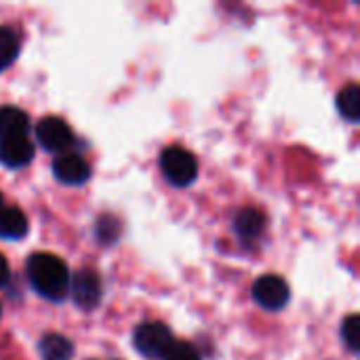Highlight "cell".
Returning <instances> with one entry per match:
<instances>
[{
  "label": "cell",
  "mask_w": 360,
  "mask_h": 360,
  "mask_svg": "<svg viewBox=\"0 0 360 360\" xmlns=\"http://www.w3.org/2000/svg\"><path fill=\"white\" fill-rule=\"evenodd\" d=\"M11 278V270H8V262L0 255V287H4Z\"/></svg>",
  "instance_id": "18"
},
{
  "label": "cell",
  "mask_w": 360,
  "mask_h": 360,
  "mask_svg": "<svg viewBox=\"0 0 360 360\" xmlns=\"http://www.w3.org/2000/svg\"><path fill=\"white\" fill-rule=\"evenodd\" d=\"M70 291L74 297V304L82 310H93L97 308L99 300H101V281L97 276V272L84 268L78 270L74 274V278H70Z\"/></svg>",
  "instance_id": "6"
},
{
  "label": "cell",
  "mask_w": 360,
  "mask_h": 360,
  "mask_svg": "<svg viewBox=\"0 0 360 360\" xmlns=\"http://www.w3.org/2000/svg\"><path fill=\"white\" fill-rule=\"evenodd\" d=\"M264 228H266V217L257 209L247 207V209H243V211L236 213L234 230H236V234H238L240 240H245V243L257 240L262 236Z\"/></svg>",
  "instance_id": "9"
},
{
  "label": "cell",
  "mask_w": 360,
  "mask_h": 360,
  "mask_svg": "<svg viewBox=\"0 0 360 360\" xmlns=\"http://www.w3.org/2000/svg\"><path fill=\"white\" fill-rule=\"evenodd\" d=\"M135 348L148 359H165V354L175 344L173 333L162 323H143L135 329Z\"/></svg>",
  "instance_id": "3"
},
{
  "label": "cell",
  "mask_w": 360,
  "mask_h": 360,
  "mask_svg": "<svg viewBox=\"0 0 360 360\" xmlns=\"http://www.w3.org/2000/svg\"><path fill=\"white\" fill-rule=\"evenodd\" d=\"M0 314H2V308H0Z\"/></svg>",
  "instance_id": "20"
},
{
  "label": "cell",
  "mask_w": 360,
  "mask_h": 360,
  "mask_svg": "<svg viewBox=\"0 0 360 360\" xmlns=\"http://www.w3.org/2000/svg\"><path fill=\"white\" fill-rule=\"evenodd\" d=\"M95 234L101 245H112L120 236V221L114 215H101L95 224Z\"/></svg>",
  "instance_id": "15"
},
{
  "label": "cell",
  "mask_w": 360,
  "mask_h": 360,
  "mask_svg": "<svg viewBox=\"0 0 360 360\" xmlns=\"http://www.w3.org/2000/svg\"><path fill=\"white\" fill-rule=\"evenodd\" d=\"M338 112L350 120L356 122L360 118V89L359 84H348L338 93Z\"/></svg>",
  "instance_id": "13"
},
{
  "label": "cell",
  "mask_w": 360,
  "mask_h": 360,
  "mask_svg": "<svg viewBox=\"0 0 360 360\" xmlns=\"http://www.w3.org/2000/svg\"><path fill=\"white\" fill-rule=\"evenodd\" d=\"M165 360H200L198 352L194 350V346L186 344V342H175L171 346V350L165 354Z\"/></svg>",
  "instance_id": "17"
},
{
  "label": "cell",
  "mask_w": 360,
  "mask_h": 360,
  "mask_svg": "<svg viewBox=\"0 0 360 360\" xmlns=\"http://www.w3.org/2000/svg\"><path fill=\"white\" fill-rule=\"evenodd\" d=\"M291 297L289 285L274 274H266L253 285V300L266 310H281Z\"/></svg>",
  "instance_id": "5"
},
{
  "label": "cell",
  "mask_w": 360,
  "mask_h": 360,
  "mask_svg": "<svg viewBox=\"0 0 360 360\" xmlns=\"http://www.w3.org/2000/svg\"><path fill=\"white\" fill-rule=\"evenodd\" d=\"M0 207H2V194H0Z\"/></svg>",
  "instance_id": "19"
},
{
  "label": "cell",
  "mask_w": 360,
  "mask_h": 360,
  "mask_svg": "<svg viewBox=\"0 0 360 360\" xmlns=\"http://www.w3.org/2000/svg\"><path fill=\"white\" fill-rule=\"evenodd\" d=\"M27 278L38 295L49 302H61L70 291L68 266L51 253H34L27 259Z\"/></svg>",
  "instance_id": "1"
},
{
  "label": "cell",
  "mask_w": 360,
  "mask_h": 360,
  "mask_svg": "<svg viewBox=\"0 0 360 360\" xmlns=\"http://www.w3.org/2000/svg\"><path fill=\"white\" fill-rule=\"evenodd\" d=\"M32 158H34V146L27 139V135L0 139V162L4 167L19 169L25 167Z\"/></svg>",
  "instance_id": "8"
},
{
  "label": "cell",
  "mask_w": 360,
  "mask_h": 360,
  "mask_svg": "<svg viewBox=\"0 0 360 360\" xmlns=\"http://www.w3.org/2000/svg\"><path fill=\"white\" fill-rule=\"evenodd\" d=\"M160 169H162L165 177L177 188L190 186L198 175L196 158L192 156V152H188L186 148H179V146H171L160 154Z\"/></svg>",
  "instance_id": "2"
},
{
  "label": "cell",
  "mask_w": 360,
  "mask_h": 360,
  "mask_svg": "<svg viewBox=\"0 0 360 360\" xmlns=\"http://www.w3.org/2000/svg\"><path fill=\"white\" fill-rule=\"evenodd\" d=\"M38 352H40L42 360H70L74 354V346L68 338L49 333L40 340Z\"/></svg>",
  "instance_id": "12"
},
{
  "label": "cell",
  "mask_w": 360,
  "mask_h": 360,
  "mask_svg": "<svg viewBox=\"0 0 360 360\" xmlns=\"http://www.w3.org/2000/svg\"><path fill=\"white\" fill-rule=\"evenodd\" d=\"M36 139L49 152H63L72 146L74 133L65 120L57 116H46L36 124Z\"/></svg>",
  "instance_id": "4"
},
{
  "label": "cell",
  "mask_w": 360,
  "mask_h": 360,
  "mask_svg": "<svg viewBox=\"0 0 360 360\" xmlns=\"http://www.w3.org/2000/svg\"><path fill=\"white\" fill-rule=\"evenodd\" d=\"M53 175L68 186H80L91 177V167L89 162L74 152L61 154L57 156V160L53 162Z\"/></svg>",
  "instance_id": "7"
},
{
  "label": "cell",
  "mask_w": 360,
  "mask_h": 360,
  "mask_svg": "<svg viewBox=\"0 0 360 360\" xmlns=\"http://www.w3.org/2000/svg\"><path fill=\"white\" fill-rule=\"evenodd\" d=\"M30 120L19 108H0V139L27 135Z\"/></svg>",
  "instance_id": "11"
},
{
  "label": "cell",
  "mask_w": 360,
  "mask_h": 360,
  "mask_svg": "<svg viewBox=\"0 0 360 360\" xmlns=\"http://www.w3.org/2000/svg\"><path fill=\"white\" fill-rule=\"evenodd\" d=\"M27 217L17 207H0V238L19 240L27 234Z\"/></svg>",
  "instance_id": "10"
},
{
  "label": "cell",
  "mask_w": 360,
  "mask_h": 360,
  "mask_svg": "<svg viewBox=\"0 0 360 360\" xmlns=\"http://www.w3.org/2000/svg\"><path fill=\"white\" fill-rule=\"evenodd\" d=\"M19 53V40L11 27H0V72H4Z\"/></svg>",
  "instance_id": "14"
},
{
  "label": "cell",
  "mask_w": 360,
  "mask_h": 360,
  "mask_svg": "<svg viewBox=\"0 0 360 360\" xmlns=\"http://www.w3.org/2000/svg\"><path fill=\"white\" fill-rule=\"evenodd\" d=\"M342 338H344V344L348 346V350L356 354L360 350V319L356 314H352L344 321Z\"/></svg>",
  "instance_id": "16"
}]
</instances>
